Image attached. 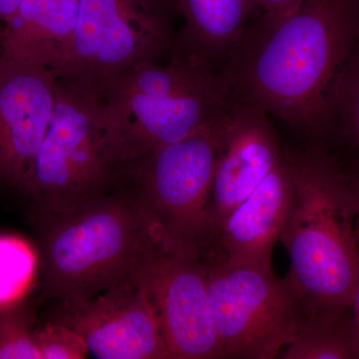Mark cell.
Returning <instances> with one entry per match:
<instances>
[{
  "label": "cell",
  "mask_w": 359,
  "mask_h": 359,
  "mask_svg": "<svg viewBox=\"0 0 359 359\" xmlns=\"http://www.w3.org/2000/svg\"><path fill=\"white\" fill-rule=\"evenodd\" d=\"M94 99L117 141L123 166L219 128L238 105L218 70L179 51L166 65L143 63L117 75Z\"/></svg>",
  "instance_id": "3957f363"
},
{
  "label": "cell",
  "mask_w": 359,
  "mask_h": 359,
  "mask_svg": "<svg viewBox=\"0 0 359 359\" xmlns=\"http://www.w3.org/2000/svg\"><path fill=\"white\" fill-rule=\"evenodd\" d=\"M0 359H41L32 309L23 302L0 306Z\"/></svg>",
  "instance_id": "ac0fdd59"
},
{
  "label": "cell",
  "mask_w": 359,
  "mask_h": 359,
  "mask_svg": "<svg viewBox=\"0 0 359 359\" xmlns=\"http://www.w3.org/2000/svg\"><path fill=\"white\" fill-rule=\"evenodd\" d=\"M224 124L123 166L122 179L134 191L153 241L164 252L203 262L211 250L210 196Z\"/></svg>",
  "instance_id": "8992f818"
},
{
  "label": "cell",
  "mask_w": 359,
  "mask_h": 359,
  "mask_svg": "<svg viewBox=\"0 0 359 359\" xmlns=\"http://www.w3.org/2000/svg\"><path fill=\"white\" fill-rule=\"evenodd\" d=\"M2 25H0V32H1Z\"/></svg>",
  "instance_id": "d4e9b609"
},
{
  "label": "cell",
  "mask_w": 359,
  "mask_h": 359,
  "mask_svg": "<svg viewBox=\"0 0 359 359\" xmlns=\"http://www.w3.org/2000/svg\"><path fill=\"white\" fill-rule=\"evenodd\" d=\"M358 41L359 0H304L278 25L255 16L219 72L238 103L328 148L335 88Z\"/></svg>",
  "instance_id": "6da1fadb"
},
{
  "label": "cell",
  "mask_w": 359,
  "mask_h": 359,
  "mask_svg": "<svg viewBox=\"0 0 359 359\" xmlns=\"http://www.w3.org/2000/svg\"><path fill=\"white\" fill-rule=\"evenodd\" d=\"M35 257L18 238L0 237V306L20 301L32 280Z\"/></svg>",
  "instance_id": "d6986e66"
},
{
  "label": "cell",
  "mask_w": 359,
  "mask_h": 359,
  "mask_svg": "<svg viewBox=\"0 0 359 359\" xmlns=\"http://www.w3.org/2000/svg\"><path fill=\"white\" fill-rule=\"evenodd\" d=\"M175 0H80L74 46L55 77L95 98L106 82L177 48Z\"/></svg>",
  "instance_id": "52a82bcc"
},
{
  "label": "cell",
  "mask_w": 359,
  "mask_h": 359,
  "mask_svg": "<svg viewBox=\"0 0 359 359\" xmlns=\"http://www.w3.org/2000/svg\"><path fill=\"white\" fill-rule=\"evenodd\" d=\"M56 77L0 56V193L21 196L50 121Z\"/></svg>",
  "instance_id": "8fae6325"
},
{
  "label": "cell",
  "mask_w": 359,
  "mask_h": 359,
  "mask_svg": "<svg viewBox=\"0 0 359 359\" xmlns=\"http://www.w3.org/2000/svg\"><path fill=\"white\" fill-rule=\"evenodd\" d=\"M203 263L222 358L280 355L309 313L292 276L278 278L273 266Z\"/></svg>",
  "instance_id": "ba28073f"
},
{
  "label": "cell",
  "mask_w": 359,
  "mask_h": 359,
  "mask_svg": "<svg viewBox=\"0 0 359 359\" xmlns=\"http://www.w3.org/2000/svg\"><path fill=\"white\" fill-rule=\"evenodd\" d=\"M351 309L353 318L354 354L355 359H359V280L351 297Z\"/></svg>",
  "instance_id": "7402d4cb"
},
{
  "label": "cell",
  "mask_w": 359,
  "mask_h": 359,
  "mask_svg": "<svg viewBox=\"0 0 359 359\" xmlns=\"http://www.w3.org/2000/svg\"><path fill=\"white\" fill-rule=\"evenodd\" d=\"M294 185L292 153L285 150L271 173L219 226L203 262L271 266V254L289 216Z\"/></svg>",
  "instance_id": "4fadbf2b"
},
{
  "label": "cell",
  "mask_w": 359,
  "mask_h": 359,
  "mask_svg": "<svg viewBox=\"0 0 359 359\" xmlns=\"http://www.w3.org/2000/svg\"><path fill=\"white\" fill-rule=\"evenodd\" d=\"M22 0H0V25L16 11Z\"/></svg>",
  "instance_id": "cb8c5ba5"
},
{
  "label": "cell",
  "mask_w": 359,
  "mask_h": 359,
  "mask_svg": "<svg viewBox=\"0 0 359 359\" xmlns=\"http://www.w3.org/2000/svg\"><path fill=\"white\" fill-rule=\"evenodd\" d=\"M328 149L342 166L359 164V41L335 88Z\"/></svg>",
  "instance_id": "e0dca14e"
},
{
  "label": "cell",
  "mask_w": 359,
  "mask_h": 359,
  "mask_svg": "<svg viewBox=\"0 0 359 359\" xmlns=\"http://www.w3.org/2000/svg\"><path fill=\"white\" fill-rule=\"evenodd\" d=\"M35 337L41 359H83L89 354L81 335L62 323L35 328Z\"/></svg>",
  "instance_id": "ffe728a7"
},
{
  "label": "cell",
  "mask_w": 359,
  "mask_h": 359,
  "mask_svg": "<svg viewBox=\"0 0 359 359\" xmlns=\"http://www.w3.org/2000/svg\"><path fill=\"white\" fill-rule=\"evenodd\" d=\"M184 25L176 51L219 70L250 20L261 13L255 0H175Z\"/></svg>",
  "instance_id": "9a60e30c"
},
{
  "label": "cell",
  "mask_w": 359,
  "mask_h": 359,
  "mask_svg": "<svg viewBox=\"0 0 359 359\" xmlns=\"http://www.w3.org/2000/svg\"><path fill=\"white\" fill-rule=\"evenodd\" d=\"M269 116L259 106L238 103L224 124L210 196L212 244L224 219L256 190L285 151Z\"/></svg>",
  "instance_id": "7c38bea8"
},
{
  "label": "cell",
  "mask_w": 359,
  "mask_h": 359,
  "mask_svg": "<svg viewBox=\"0 0 359 359\" xmlns=\"http://www.w3.org/2000/svg\"><path fill=\"white\" fill-rule=\"evenodd\" d=\"M344 173H346L347 182H348V185L351 187V192H353L354 201H355L356 210H358V224L359 231V164L344 167Z\"/></svg>",
  "instance_id": "603a6c76"
},
{
  "label": "cell",
  "mask_w": 359,
  "mask_h": 359,
  "mask_svg": "<svg viewBox=\"0 0 359 359\" xmlns=\"http://www.w3.org/2000/svg\"><path fill=\"white\" fill-rule=\"evenodd\" d=\"M117 141L93 97L56 78L50 121L20 197L35 219L60 214L121 182Z\"/></svg>",
  "instance_id": "5b68a950"
},
{
  "label": "cell",
  "mask_w": 359,
  "mask_h": 359,
  "mask_svg": "<svg viewBox=\"0 0 359 359\" xmlns=\"http://www.w3.org/2000/svg\"><path fill=\"white\" fill-rule=\"evenodd\" d=\"M131 278L152 302L172 359L222 358L203 262L155 247Z\"/></svg>",
  "instance_id": "9c48e42d"
},
{
  "label": "cell",
  "mask_w": 359,
  "mask_h": 359,
  "mask_svg": "<svg viewBox=\"0 0 359 359\" xmlns=\"http://www.w3.org/2000/svg\"><path fill=\"white\" fill-rule=\"evenodd\" d=\"M80 0H22L0 32V56L57 74L74 46Z\"/></svg>",
  "instance_id": "5bb4252c"
},
{
  "label": "cell",
  "mask_w": 359,
  "mask_h": 359,
  "mask_svg": "<svg viewBox=\"0 0 359 359\" xmlns=\"http://www.w3.org/2000/svg\"><path fill=\"white\" fill-rule=\"evenodd\" d=\"M292 153L294 199L280 241L289 275L309 311L334 313L351 306L359 280L358 210L344 167L323 145Z\"/></svg>",
  "instance_id": "7a4b0ae2"
},
{
  "label": "cell",
  "mask_w": 359,
  "mask_h": 359,
  "mask_svg": "<svg viewBox=\"0 0 359 359\" xmlns=\"http://www.w3.org/2000/svg\"><path fill=\"white\" fill-rule=\"evenodd\" d=\"M280 355L285 359H355L351 306L334 313L309 311Z\"/></svg>",
  "instance_id": "2e32d148"
},
{
  "label": "cell",
  "mask_w": 359,
  "mask_h": 359,
  "mask_svg": "<svg viewBox=\"0 0 359 359\" xmlns=\"http://www.w3.org/2000/svg\"><path fill=\"white\" fill-rule=\"evenodd\" d=\"M52 321L74 330L99 359H172L148 295L132 278L76 302H59Z\"/></svg>",
  "instance_id": "30bf717a"
},
{
  "label": "cell",
  "mask_w": 359,
  "mask_h": 359,
  "mask_svg": "<svg viewBox=\"0 0 359 359\" xmlns=\"http://www.w3.org/2000/svg\"><path fill=\"white\" fill-rule=\"evenodd\" d=\"M36 219L42 287L59 302L86 301L126 282L157 247L124 180L68 211Z\"/></svg>",
  "instance_id": "277c9868"
},
{
  "label": "cell",
  "mask_w": 359,
  "mask_h": 359,
  "mask_svg": "<svg viewBox=\"0 0 359 359\" xmlns=\"http://www.w3.org/2000/svg\"><path fill=\"white\" fill-rule=\"evenodd\" d=\"M261 13L257 18L266 25H275L297 13L304 0H255Z\"/></svg>",
  "instance_id": "44dd1931"
}]
</instances>
